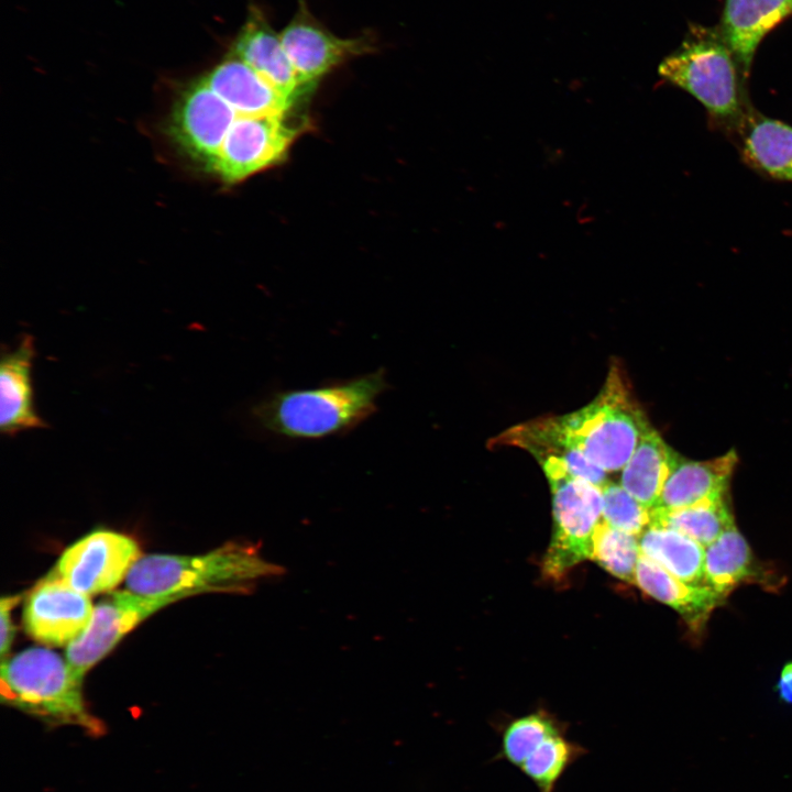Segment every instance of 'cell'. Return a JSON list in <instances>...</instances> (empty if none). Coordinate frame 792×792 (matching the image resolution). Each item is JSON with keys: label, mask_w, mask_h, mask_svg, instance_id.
<instances>
[{"label": "cell", "mask_w": 792, "mask_h": 792, "mask_svg": "<svg viewBox=\"0 0 792 792\" xmlns=\"http://www.w3.org/2000/svg\"><path fill=\"white\" fill-rule=\"evenodd\" d=\"M389 387L381 369L309 388L273 393L257 403L252 416L270 435L284 440H321L349 432L376 410Z\"/></svg>", "instance_id": "cell-1"}, {"label": "cell", "mask_w": 792, "mask_h": 792, "mask_svg": "<svg viewBox=\"0 0 792 792\" xmlns=\"http://www.w3.org/2000/svg\"><path fill=\"white\" fill-rule=\"evenodd\" d=\"M285 569L266 560L260 546L228 541L194 556H142L130 570L127 588L148 596L190 592L248 594L264 580L279 578Z\"/></svg>", "instance_id": "cell-2"}, {"label": "cell", "mask_w": 792, "mask_h": 792, "mask_svg": "<svg viewBox=\"0 0 792 792\" xmlns=\"http://www.w3.org/2000/svg\"><path fill=\"white\" fill-rule=\"evenodd\" d=\"M540 421L554 438L581 451L606 473L623 470L650 427L616 363L590 404L563 416L540 418Z\"/></svg>", "instance_id": "cell-3"}, {"label": "cell", "mask_w": 792, "mask_h": 792, "mask_svg": "<svg viewBox=\"0 0 792 792\" xmlns=\"http://www.w3.org/2000/svg\"><path fill=\"white\" fill-rule=\"evenodd\" d=\"M1 703L47 726H75L89 735L105 733V725L88 710L82 680L66 659L44 647L28 648L1 661Z\"/></svg>", "instance_id": "cell-4"}, {"label": "cell", "mask_w": 792, "mask_h": 792, "mask_svg": "<svg viewBox=\"0 0 792 792\" xmlns=\"http://www.w3.org/2000/svg\"><path fill=\"white\" fill-rule=\"evenodd\" d=\"M658 73L698 100L715 120L743 122L746 80L718 26L690 24L681 45L662 59Z\"/></svg>", "instance_id": "cell-5"}, {"label": "cell", "mask_w": 792, "mask_h": 792, "mask_svg": "<svg viewBox=\"0 0 792 792\" xmlns=\"http://www.w3.org/2000/svg\"><path fill=\"white\" fill-rule=\"evenodd\" d=\"M549 484L554 529L543 566L547 574L556 578L593 558L595 532L603 521V492L602 487L578 479Z\"/></svg>", "instance_id": "cell-6"}, {"label": "cell", "mask_w": 792, "mask_h": 792, "mask_svg": "<svg viewBox=\"0 0 792 792\" xmlns=\"http://www.w3.org/2000/svg\"><path fill=\"white\" fill-rule=\"evenodd\" d=\"M191 595L195 594L184 592L148 596L130 590L111 592L94 607L86 630L66 647V661L75 675L84 680L86 672L144 619Z\"/></svg>", "instance_id": "cell-7"}, {"label": "cell", "mask_w": 792, "mask_h": 792, "mask_svg": "<svg viewBox=\"0 0 792 792\" xmlns=\"http://www.w3.org/2000/svg\"><path fill=\"white\" fill-rule=\"evenodd\" d=\"M141 557L133 538L99 529L65 549L50 573L90 596L114 588Z\"/></svg>", "instance_id": "cell-8"}, {"label": "cell", "mask_w": 792, "mask_h": 792, "mask_svg": "<svg viewBox=\"0 0 792 792\" xmlns=\"http://www.w3.org/2000/svg\"><path fill=\"white\" fill-rule=\"evenodd\" d=\"M279 34L302 89L343 62L373 52L376 44L370 34L336 35L311 13L307 0H297L293 18Z\"/></svg>", "instance_id": "cell-9"}, {"label": "cell", "mask_w": 792, "mask_h": 792, "mask_svg": "<svg viewBox=\"0 0 792 792\" xmlns=\"http://www.w3.org/2000/svg\"><path fill=\"white\" fill-rule=\"evenodd\" d=\"M295 135L282 114L238 116L211 169L228 183L241 182L280 161Z\"/></svg>", "instance_id": "cell-10"}, {"label": "cell", "mask_w": 792, "mask_h": 792, "mask_svg": "<svg viewBox=\"0 0 792 792\" xmlns=\"http://www.w3.org/2000/svg\"><path fill=\"white\" fill-rule=\"evenodd\" d=\"M92 612L89 596L48 573L25 600L23 626L37 642L67 647L86 630Z\"/></svg>", "instance_id": "cell-11"}, {"label": "cell", "mask_w": 792, "mask_h": 792, "mask_svg": "<svg viewBox=\"0 0 792 792\" xmlns=\"http://www.w3.org/2000/svg\"><path fill=\"white\" fill-rule=\"evenodd\" d=\"M175 114L174 132L179 143L211 168L238 118L235 110L202 78L185 91Z\"/></svg>", "instance_id": "cell-12"}, {"label": "cell", "mask_w": 792, "mask_h": 792, "mask_svg": "<svg viewBox=\"0 0 792 792\" xmlns=\"http://www.w3.org/2000/svg\"><path fill=\"white\" fill-rule=\"evenodd\" d=\"M232 56L255 69L292 101L304 90L280 34L256 4L249 7L246 19L233 42Z\"/></svg>", "instance_id": "cell-13"}, {"label": "cell", "mask_w": 792, "mask_h": 792, "mask_svg": "<svg viewBox=\"0 0 792 792\" xmlns=\"http://www.w3.org/2000/svg\"><path fill=\"white\" fill-rule=\"evenodd\" d=\"M792 16V0H725L718 26L747 80L762 38Z\"/></svg>", "instance_id": "cell-14"}, {"label": "cell", "mask_w": 792, "mask_h": 792, "mask_svg": "<svg viewBox=\"0 0 792 792\" xmlns=\"http://www.w3.org/2000/svg\"><path fill=\"white\" fill-rule=\"evenodd\" d=\"M35 355L33 338L24 334L20 344L3 352L0 362V430L13 437L21 431L45 428L34 409L31 378Z\"/></svg>", "instance_id": "cell-15"}, {"label": "cell", "mask_w": 792, "mask_h": 792, "mask_svg": "<svg viewBox=\"0 0 792 792\" xmlns=\"http://www.w3.org/2000/svg\"><path fill=\"white\" fill-rule=\"evenodd\" d=\"M736 464L734 450L708 461L689 460L675 452L661 496L652 509L673 510L725 496Z\"/></svg>", "instance_id": "cell-16"}, {"label": "cell", "mask_w": 792, "mask_h": 792, "mask_svg": "<svg viewBox=\"0 0 792 792\" xmlns=\"http://www.w3.org/2000/svg\"><path fill=\"white\" fill-rule=\"evenodd\" d=\"M204 79L238 116H284L293 103L255 69L234 56L217 65Z\"/></svg>", "instance_id": "cell-17"}, {"label": "cell", "mask_w": 792, "mask_h": 792, "mask_svg": "<svg viewBox=\"0 0 792 792\" xmlns=\"http://www.w3.org/2000/svg\"><path fill=\"white\" fill-rule=\"evenodd\" d=\"M635 583L649 596L674 608L694 631L703 628L713 609L725 600L707 585L679 580L642 554L637 563Z\"/></svg>", "instance_id": "cell-18"}, {"label": "cell", "mask_w": 792, "mask_h": 792, "mask_svg": "<svg viewBox=\"0 0 792 792\" xmlns=\"http://www.w3.org/2000/svg\"><path fill=\"white\" fill-rule=\"evenodd\" d=\"M741 123L744 160L774 179L792 182V127L758 113Z\"/></svg>", "instance_id": "cell-19"}, {"label": "cell", "mask_w": 792, "mask_h": 792, "mask_svg": "<svg viewBox=\"0 0 792 792\" xmlns=\"http://www.w3.org/2000/svg\"><path fill=\"white\" fill-rule=\"evenodd\" d=\"M675 451L649 427L622 470L619 484L642 506L652 509L670 474Z\"/></svg>", "instance_id": "cell-20"}, {"label": "cell", "mask_w": 792, "mask_h": 792, "mask_svg": "<svg viewBox=\"0 0 792 792\" xmlns=\"http://www.w3.org/2000/svg\"><path fill=\"white\" fill-rule=\"evenodd\" d=\"M639 548L642 556L679 580L706 585L705 548L690 537L669 527L650 524L639 536Z\"/></svg>", "instance_id": "cell-21"}, {"label": "cell", "mask_w": 792, "mask_h": 792, "mask_svg": "<svg viewBox=\"0 0 792 792\" xmlns=\"http://www.w3.org/2000/svg\"><path fill=\"white\" fill-rule=\"evenodd\" d=\"M756 578L754 553L735 524L705 548L704 582L722 597Z\"/></svg>", "instance_id": "cell-22"}, {"label": "cell", "mask_w": 792, "mask_h": 792, "mask_svg": "<svg viewBox=\"0 0 792 792\" xmlns=\"http://www.w3.org/2000/svg\"><path fill=\"white\" fill-rule=\"evenodd\" d=\"M650 515V524L674 529L704 548L734 525L732 512L724 496L673 510L651 509Z\"/></svg>", "instance_id": "cell-23"}, {"label": "cell", "mask_w": 792, "mask_h": 792, "mask_svg": "<svg viewBox=\"0 0 792 792\" xmlns=\"http://www.w3.org/2000/svg\"><path fill=\"white\" fill-rule=\"evenodd\" d=\"M584 752V748L569 741L561 733L542 741L519 769L539 792H554L565 770Z\"/></svg>", "instance_id": "cell-24"}, {"label": "cell", "mask_w": 792, "mask_h": 792, "mask_svg": "<svg viewBox=\"0 0 792 792\" xmlns=\"http://www.w3.org/2000/svg\"><path fill=\"white\" fill-rule=\"evenodd\" d=\"M640 554L639 537L618 530L604 520L598 525L592 559L606 571L624 581L635 582Z\"/></svg>", "instance_id": "cell-25"}, {"label": "cell", "mask_w": 792, "mask_h": 792, "mask_svg": "<svg viewBox=\"0 0 792 792\" xmlns=\"http://www.w3.org/2000/svg\"><path fill=\"white\" fill-rule=\"evenodd\" d=\"M563 733L546 713H532L512 722L502 737L501 757L520 768L528 756L546 739Z\"/></svg>", "instance_id": "cell-26"}, {"label": "cell", "mask_w": 792, "mask_h": 792, "mask_svg": "<svg viewBox=\"0 0 792 792\" xmlns=\"http://www.w3.org/2000/svg\"><path fill=\"white\" fill-rule=\"evenodd\" d=\"M603 520L609 526L639 537L650 525V509L642 506L620 484L602 487Z\"/></svg>", "instance_id": "cell-27"}, {"label": "cell", "mask_w": 792, "mask_h": 792, "mask_svg": "<svg viewBox=\"0 0 792 792\" xmlns=\"http://www.w3.org/2000/svg\"><path fill=\"white\" fill-rule=\"evenodd\" d=\"M22 598L21 594L3 596L0 600V619H1V660L6 659L13 642L15 627L11 618V610Z\"/></svg>", "instance_id": "cell-28"}, {"label": "cell", "mask_w": 792, "mask_h": 792, "mask_svg": "<svg viewBox=\"0 0 792 792\" xmlns=\"http://www.w3.org/2000/svg\"><path fill=\"white\" fill-rule=\"evenodd\" d=\"M774 690L783 703L792 704V661L782 667Z\"/></svg>", "instance_id": "cell-29"}]
</instances>
